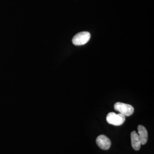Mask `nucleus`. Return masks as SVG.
<instances>
[{
    "mask_svg": "<svg viewBox=\"0 0 154 154\" xmlns=\"http://www.w3.org/2000/svg\"><path fill=\"white\" fill-rule=\"evenodd\" d=\"M114 109L125 116H131L134 111V109L131 105L122 102L116 103L114 105Z\"/></svg>",
    "mask_w": 154,
    "mask_h": 154,
    "instance_id": "nucleus-2",
    "label": "nucleus"
},
{
    "mask_svg": "<svg viewBox=\"0 0 154 154\" xmlns=\"http://www.w3.org/2000/svg\"><path fill=\"white\" fill-rule=\"evenodd\" d=\"M106 120L110 125L119 126L124 123L126 120V118L125 116L121 113L116 114L115 112H111L109 113L107 116Z\"/></svg>",
    "mask_w": 154,
    "mask_h": 154,
    "instance_id": "nucleus-1",
    "label": "nucleus"
},
{
    "mask_svg": "<svg viewBox=\"0 0 154 154\" xmlns=\"http://www.w3.org/2000/svg\"><path fill=\"white\" fill-rule=\"evenodd\" d=\"M138 135L140 139L141 145H144L147 142L148 140V132L146 128L142 125H139L138 127Z\"/></svg>",
    "mask_w": 154,
    "mask_h": 154,
    "instance_id": "nucleus-5",
    "label": "nucleus"
},
{
    "mask_svg": "<svg viewBox=\"0 0 154 154\" xmlns=\"http://www.w3.org/2000/svg\"><path fill=\"white\" fill-rule=\"evenodd\" d=\"M91 37L90 34L88 32H82L77 34L72 39V44L76 46H81L88 42Z\"/></svg>",
    "mask_w": 154,
    "mask_h": 154,
    "instance_id": "nucleus-3",
    "label": "nucleus"
},
{
    "mask_svg": "<svg viewBox=\"0 0 154 154\" xmlns=\"http://www.w3.org/2000/svg\"><path fill=\"white\" fill-rule=\"evenodd\" d=\"M96 142L99 148L103 150H107L110 149L111 144L109 138L103 135H100L98 136V138H97Z\"/></svg>",
    "mask_w": 154,
    "mask_h": 154,
    "instance_id": "nucleus-4",
    "label": "nucleus"
},
{
    "mask_svg": "<svg viewBox=\"0 0 154 154\" xmlns=\"http://www.w3.org/2000/svg\"><path fill=\"white\" fill-rule=\"evenodd\" d=\"M131 145L132 148L135 151H139L140 149L141 143L139 138V135L136 131H134L131 134Z\"/></svg>",
    "mask_w": 154,
    "mask_h": 154,
    "instance_id": "nucleus-6",
    "label": "nucleus"
}]
</instances>
